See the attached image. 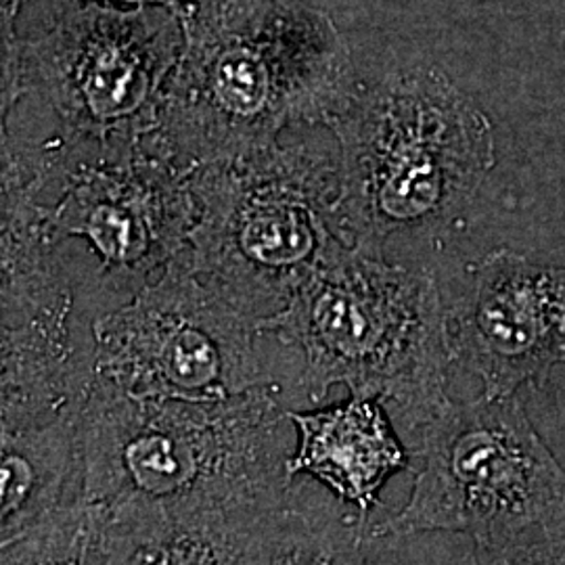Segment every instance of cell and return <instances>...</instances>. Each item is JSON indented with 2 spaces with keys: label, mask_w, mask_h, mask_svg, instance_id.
I'll return each mask as SVG.
<instances>
[{
  "label": "cell",
  "mask_w": 565,
  "mask_h": 565,
  "mask_svg": "<svg viewBox=\"0 0 565 565\" xmlns=\"http://www.w3.org/2000/svg\"><path fill=\"white\" fill-rule=\"evenodd\" d=\"M156 142L182 166L275 145L296 124L335 120L356 99L333 20L303 0H193Z\"/></svg>",
  "instance_id": "6da1fadb"
},
{
  "label": "cell",
  "mask_w": 565,
  "mask_h": 565,
  "mask_svg": "<svg viewBox=\"0 0 565 565\" xmlns=\"http://www.w3.org/2000/svg\"><path fill=\"white\" fill-rule=\"evenodd\" d=\"M279 387L216 403L135 398L95 382L78 417L84 503L266 509L296 480V431Z\"/></svg>",
  "instance_id": "7a4b0ae2"
},
{
  "label": "cell",
  "mask_w": 565,
  "mask_h": 565,
  "mask_svg": "<svg viewBox=\"0 0 565 565\" xmlns=\"http://www.w3.org/2000/svg\"><path fill=\"white\" fill-rule=\"evenodd\" d=\"M258 331L300 350L308 403L321 406L345 385L350 396L384 404L404 445L452 403L455 354L438 282L385 256L345 247Z\"/></svg>",
  "instance_id": "3957f363"
},
{
  "label": "cell",
  "mask_w": 565,
  "mask_h": 565,
  "mask_svg": "<svg viewBox=\"0 0 565 565\" xmlns=\"http://www.w3.org/2000/svg\"><path fill=\"white\" fill-rule=\"evenodd\" d=\"M329 128L340 145L338 221L369 256H384L390 235L465 207L497 163L492 121L431 67L359 90Z\"/></svg>",
  "instance_id": "277c9868"
},
{
  "label": "cell",
  "mask_w": 565,
  "mask_h": 565,
  "mask_svg": "<svg viewBox=\"0 0 565 565\" xmlns=\"http://www.w3.org/2000/svg\"><path fill=\"white\" fill-rule=\"evenodd\" d=\"M198 218L191 268L260 323L352 247L338 221L340 162L308 145H268L189 172Z\"/></svg>",
  "instance_id": "5b68a950"
},
{
  "label": "cell",
  "mask_w": 565,
  "mask_h": 565,
  "mask_svg": "<svg viewBox=\"0 0 565 565\" xmlns=\"http://www.w3.org/2000/svg\"><path fill=\"white\" fill-rule=\"evenodd\" d=\"M184 49L181 15L63 0L34 36L2 18V121L34 95L82 141L118 147L156 137L166 86Z\"/></svg>",
  "instance_id": "8992f818"
},
{
  "label": "cell",
  "mask_w": 565,
  "mask_h": 565,
  "mask_svg": "<svg viewBox=\"0 0 565 565\" xmlns=\"http://www.w3.org/2000/svg\"><path fill=\"white\" fill-rule=\"evenodd\" d=\"M406 448L419 467L406 503L369 525L377 541L450 532L492 545L565 518L564 465L520 394L450 403Z\"/></svg>",
  "instance_id": "52a82bcc"
},
{
  "label": "cell",
  "mask_w": 565,
  "mask_h": 565,
  "mask_svg": "<svg viewBox=\"0 0 565 565\" xmlns=\"http://www.w3.org/2000/svg\"><path fill=\"white\" fill-rule=\"evenodd\" d=\"M258 323L191 268L186 249L95 321V382L135 398L216 403L275 385Z\"/></svg>",
  "instance_id": "ba28073f"
},
{
  "label": "cell",
  "mask_w": 565,
  "mask_h": 565,
  "mask_svg": "<svg viewBox=\"0 0 565 565\" xmlns=\"http://www.w3.org/2000/svg\"><path fill=\"white\" fill-rule=\"evenodd\" d=\"M42 224L36 191L2 177L0 431L78 419L95 384V321Z\"/></svg>",
  "instance_id": "9c48e42d"
},
{
  "label": "cell",
  "mask_w": 565,
  "mask_h": 565,
  "mask_svg": "<svg viewBox=\"0 0 565 565\" xmlns=\"http://www.w3.org/2000/svg\"><path fill=\"white\" fill-rule=\"evenodd\" d=\"M42 181L60 186L41 202L42 224L53 242L84 239L116 289L135 294L162 275L189 247L198 205L189 172L156 139L99 147L88 160L67 162L57 149L42 153ZM41 200V195H39Z\"/></svg>",
  "instance_id": "30bf717a"
},
{
  "label": "cell",
  "mask_w": 565,
  "mask_h": 565,
  "mask_svg": "<svg viewBox=\"0 0 565 565\" xmlns=\"http://www.w3.org/2000/svg\"><path fill=\"white\" fill-rule=\"evenodd\" d=\"M455 363L484 396L541 387L565 364V268L494 249L473 266L463 294L448 308Z\"/></svg>",
  "instance_id": "8fae6325"
},
{
  "label": "cell",
  "mask_w": 565,
  "mask_h": 565,
  "mask_svg": "<svg viewBox=\"0 0 565 565\" xmlns=\"http://www.w3.org/2000/svg\"><path fill=\"white\" fill-rule=\"evenodd\" d=\"M287 417L296 431L287 461L289 478L323 486L364 520L382 515L385 484L413 467V457L384 404L350 396L329 406L289 408Z\"/></svg>",
  "instance_id": "7c38bea8"
},
{
  "label": "cell",
  "mask_w": 565,
  "mask_h": 565,
  "mask_svg": "<svg viewBox=\"0 0 565 565\" xmlns=\"http://www.w3.org/2000/svg\"><path fill=\"white\" fill-rule=\"evenodd\" d=\"M93 509L95 565H243L254 530L270 507Z\"/></svg>",
  "instance_id": "4fadbf2b"
},
{
  "label": "cell",
  "mask_w": 565,
  "mask_h": 565,
  "mask_svg": "<svg viewBox=\"0 0 565 565\" xmlns=\"http://www.w3.org/2000/svg\"><path fill=\"white\" fill-rule=\"evenodd\" d=\"M371 522L323 486L298 478L281 505L264 511L243 565H403L380 555Z\"/></svg>",
  "instance_id": "5bb4252c"
},
{
  "label": "cell",
  "mask_w": 565,
  "mask_h": 565,
  "mask_svg": "<svg viewBox=\"0 0 565 565\" xmlns=\"http://www.w3.org/2000/svg\"><path fill=\"white\" fill-rule=\"evenodd\" d=\"M82 501L78 419L0 431V545Z\"/></svg>",
  "instance_id": "9a60e30c"
},
{
  "label": "cell",
  "mask_w": 565,
  "mask_h": 565,
  "mask_svg": "<svg viewBox=\"0 0 565 565\" xmlns=\"http://www.w3.org/2000/svg\"><path fill=\"white\" fill-rule=\"evenodd\" d=\"M95 536L97 513L82 501L0 545V565H95Z\"/></svg>",
  "instance_id": "2e32d148"
},
{
  "label": "cell",
  "mask_w": 565,
  "mask_h": 565,
  "mask_svg": "<svg viewBox=\"0 0 565 565\" xmlns=\"http://www.w3.org/2000/svg\"><path fill=\"white\" fill-rule=\"evenodd\" d=\"M452 565H565V518L501 543H471Z\"/></svg>",
  "instance_id": "e0dca14e"
},
{
  "label": "cell",
  "mask_w": 565,
  "mask_h": 565,
  "mask_svg": "<svg viewBox=\"0 0 565 565\" xmlns=\"http://www.w3.org/2000/svg\"><path fill=\"white\" fill-rule=\"evenodd\" d=\"M28 0H4L2 4V18L15 20L20 13L21 7ZM93 2H102V4H109V7H121V9H135V7H166L172 9L181 15L182 11L193 2V0H93Z\"/></svg>",
  "instance_id": "ac0fdd59"
}]
</instances>
